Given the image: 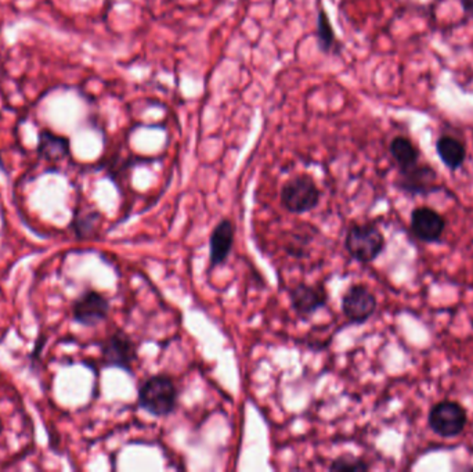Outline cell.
Masks as SVG:
<instances>
[{
	"label": "cell",
	"mask_w": 473,
	"mask_h": 472,
	"mask_svg": "<svg viewBox=\"0 0 473 472\" xmlns=\"http://www.w3.org/2000/svg\"><path fill=\"white\" fill-rule=\"evenodd\" d=\"M234 223L230 220H221L213 228L210 236L211 268H218L227 262L232 247H234Z\"/></svg>",
	"instance_id": "cell-11"
},
{
	"label": "cell",
	"mask_w": 473,
	"mask_h": 472,
	"mask_svg": "<svg viewBox=\"0 0 473 472\" xmlns=\"http://www.w3.org/2000/svg\"><path fill=\"white\" fill-rule=\"evenodd\" d=\"M462 7H464V10L468 15H470L473 17V0H462Z\"/></svg>",
	"instance_id": "cell-18"
},
{
	"label": "cell",
	"mask_w": 473,
	"mask_h": 472,
	"mask_svg": "<svg viewBox=\"0 0 473 472\" xmlns=\"http://www.w3.org/2000/svg\"><path fill=\"white\" fill-rule=\"evenodd\" d=\"M178 385L168 375H151L139 385V407L154 417H168L172 415L178 407Z\"/></svg>",
	"instance_id": "cell-1"
},
{
	"label": "cell",
	"mask_w": 473,
	"mask_h": 472,
	"mask_svg": "<svg viewBox=\"0 0 473 472\" xmlns=\"http://www.w3.org/2000/svg\"><path fill=\"white\" fill-rule=\"evenodd\" d=\"M437 156L451 170L459 169L467 159L464 144L450 136H442L437 143Z\"/></svg>",
	"instance_id": "cell-13"
},
{
	"label": "cell",
	"mask_w": 473,
	"mask_h": 472,
	"mask_svg": "<svg viewBox=\"0 0 473 472\" xmlns=\"http://www.w3.org/2000/svg\"><path fill=\"white\" fill-rule=\"evenodd\" d=\"M378 301L370 288L365 284H352L341 301L344 316L350 324H365L374 316Z\"/></svg>",
	"instance_id": "cell-6"
},
{
	"label": "cell",
	"mask_w": 473,
	"mask_h": 472,
	"mask_svg": "<svg viewBox=\"0 0 473 472\" xmlns=\"http://www.w3.org/2000/svg\"><path fill=\"white\" fill-rule=\"evenodd\" d=\"M138 357V345L124 330H115L101 343V363L104 367H115L132 375Z\"/></svg>",
	"instance_id": "cell-5"
},
{
	"label": "cell",
	"mask_w": 473,
	"mask_h": 472,
	"mask_svg": "<svg viewBox=\"0 0 473 472\" xmlns=\"http://www.w3.org/2000/svg\"><path fill=\"white\" fill-rule=\"evenodd\" d=\"M290 301L296 316L302 320H309L315 312L327 306L328 292L323 284L299 282L291 288Z\"/></svg>",
	"instance_id": "cell-8"
},
{
	"label": "cell",
	"mask_w": 473,
	"mask_h": 472,
	"mask_svg": "<svg viewBox=\"0 0 473 472\" xmlns=\"http://www.w3.org/2000/svg\"><path fill=\"white\" fill-rule=\"evenodd\" d=\"M111 303L108 298L93 288H87L72 303V317L77 324L84 327H96L106 322Z\"/></svg>",
	"instance_id": "cell-7"
},
{
	"label": "cell",
	"mask_w": 473,
	"mask_h": 472,
	"mask_svg": "<svg viewBox=\"0 0 473 472\" xmlns=\"http://www.w3.org/2000/svg\"><path fill=\"white\" fill-rule=\"evenodd\" d=\"M445 216L430 207H418L411 212L410 228L414 236L424 242H437L445 233Z\"/></svg>",
	"instance_id": "cell-9"
},
{
	"label": "cell",
	"mask_w": 473,
	"mask_h": 472,
	"mask_svg": "<svg viewBox=\"0 0 473 472\" xmlns=\"http://www.w3.org/2000/svg\"><path fill=\"white\" fill-rule=\"evenodd\" d=\"M390 154L399 168V172L411 169L418 164L419 153L407 138H395L390 143Z\"/></svg>",
	"instance_id": "cell-14"
},
{
	"label": "cell",
	"mask_w": 473,
	"mask_h": 472,
	"mask_svg": "<svg viewBox=\"0 0 473 472\" xmlns=\"http://www.w3.org/2000/svg\"><path fill=\"white\" fill-rule=\"evenodd\" d=\"M322 190L307 173L293 176L280 190V204L293 215H303L319 207Z\"/></svg>",
	"instance_id": "cell-3"
},
{
	"label": "cell",
	"mask_w": 473,
	"mask_h": 472,
	"mask_svg": "<svg viewBox=\"0 0 473 472\" xmlns=\"http://www.w3.org/2000/svg\"><path fill=\"white\" fill-rule=\"evenodd\" d=\"M399 173L397 188L411 196H427L440 190V186L437 185V172L427 165L416 164L411 169Z\"/></svg>",
	"instance_id": "cell-10"
},
{
	"label": "cell",
	"mask_w": 473,
	"mask_h": 472,
	"mask_svg": "<svg viewBox=\"0 0 473 472\" xmlns=\"http://www.w3.org/2000/svg\"><path fill=\"white\" fill-rule=\"evenodd\" d=\"M370 468V464H368L367 461L353 455L339 456V457H336L335 460L330 464V467H328L330 471L342 472H365Z\"/></svg>",
	"instance_id": "cell-17"
},
{
	"label": "cell",
	"mask_w": 473,
	"mask_h": 472,
	"mask_svg": "<svg viewBox=\"0 0 473 472\" xmlns=\"http://www.w3.org/2000/svg\"><path fill=\"white\" fill-rule=\"evenodd\" d=\"M315 38L319 44L320 50L323 53H335L338 49V41L335 38L333 26H331L330 18H328L325 10H320L319 17H317V31H315Z\"/></svg>",
	"instance_id": "cell-15"
},
{
	"label": "cell",
	"mask_w": 473,
	"mask_h": 472,
	"mask_svg": "<svg viewBox=\"0 0 473 472\" xmlns=\"http://www.w3.org/2000/svg\"><path fill=\"white\" fill-rule=\"evenodd\" d=\"M4 431H5L4 421H2V418H0V435L4 434Z\"/></svg>",
	"instance_id": "cell-19"
},
{
	"label": "cell",
	"mask_w": 473,
	"mask_h": 472,
	"mask_svg": "<svg viewBox=\"0 0 473 472\" xmlns=\"http://www.w3.org/2000/svg\"><path fill=\"white\" fill-rule=\"evenodd\" d=\"M467 424V410L456 401L437 402L427 415V426L442 438H456L464 432Z\"/></svg>",
	"instance_id": "cell-4"
},
{
	"label": "cell",
	"mask_w": 473,
	"mask_h": 472,
	"mask_svg": "<svg viewBox=\"0 0 473 472\" xmlns=\"http://www.w3.org/2000/svg\"><path fill=\"white\" fill-rule=\"evenodd\" d=\"M386 240L375 223H356L352 225L344 237V250L350 258L368 265L384 252Z\"/></svg>",
	"instance_id": "cell-2"
},
{
	"label": "cell",
	"mask_w": 473,
	"mask_h": 472,
	"mask_svg": "<svg viewBox=\"0 0 473 472\" xmlns=\"http://www.w3.org/2000/svg\"><path fill=\"white\" fill-rule=\"evenodd\" d=\"M37 151L47 161H60L69 154V140L49 130H42L39 133Z\"/></svg>",
	"instance_id": "cell-12"
},
{
	"label": "cell",
	"mask_w": 473,
	"mask_h": 472,
	"mask_svg": "<svg viewBox=\"0 0 473 472\" xmlns=\"http://www.w3.org/2000/svg\"><path fill=\"white\" fill-rule=\"evenodd\" d=\"M100 220V212H96V210H92V212H75L72 228H74L75 234L79 239H90L98 231Z\"/></svg>",
	"instance_id": "cell-16"
}]
</instances>
